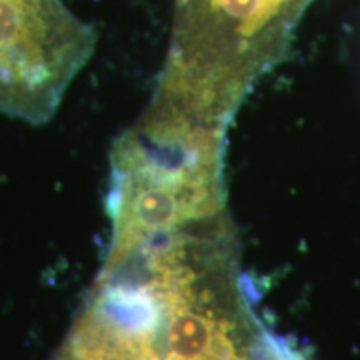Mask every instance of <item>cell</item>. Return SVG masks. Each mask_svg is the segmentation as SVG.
Returning a JSON list of instances; mask_svg holds the SVG:
<instances>
[{"instance_id":"obj_2","label":"cell","mask_w":360,"mask_h":360,"mask_svg":"<svg viewBox=\"0 0 360 360\" xmlns=\"http://www.w3.org/2000/svg\"><path fill=\"white\" fill-rule=\"evenodd\" d=\"M96 42L64 0H0V114L47 124Z\"/></svg>"},{"instance_id":"obj_1","label":"cell","mask_w":360,"mask_h":360,"mask_svg":"<svg viewBox=\"0 0 360 360\" xmlns=\"http://www.w3.org/2000/svg\"><path fill=\"white\" fill-rule=\"evenodd\" d=\"M314 0H175L170 47L159 77L238 110L281 62Z\"/></svg>"}]
</instances>
